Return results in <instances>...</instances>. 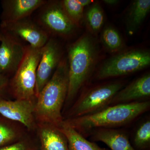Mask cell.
Wrapping results in <instances>:
<instances>
[{
	"mask_svg": "<svg viewBox=\"0 0 150 150\" xmlns=\"http://www.w3.org/2000/svg\"><path fill=\"white\" fill-rule=\"evenodd\" d=\"M42 48L26 45L23 59L16 72L10 79L9 93L11 98L36 102V74Z\"/></svg>",
	"mask_w": 150,
	"mask_h": 150,
	"instance_id": "cell-5",
	"label": "cell"
},
{
	"mask_svg": "<svg viewBox=\"0 0 150 150\" xmlns=\"http://www.w3.org/2000/svg\"><path fill=\"white\" fill-rule=\"evenodd\" d=\"M96 51L91 38L83 36L71 44L68 49L69 86L62 115L69 109L90 76Z\"/></svg>",
	"mask_w": 150,
	"mask_h": 150,
	"instance_id": "cell-3",
	"label": "cell"
},
{
	"mask_svg": "<svg viewBox=\"0 0 150 150\" xmlns=\"http://www.w3.org/2000/svg\"><path fill=\"white\" fill-rule=\"evenodd\" d=\"M150 53L145 50H134L112 57L105 63L96 74L98 80L129 74L148 67Z\"/></svg>",
	"mask_w": 150,
	"mask_h": 150,
	"instance_id": "cell-6",
	"label": "cell"
},
{
	"mask_svg": "<svg viewBox=\"0 0 150 150\" xmlns=\"http://www.w3.org/2000/svg\"><path fill=\"white\" fill-rule=\"evenodd\" d=\"M35 133L40 143V150H69L67 137L58 127L37 123Z\"/></svg>",
	"mask_w": 150,
	"mask_h": 150,
	"instance_id": "cell-15",
	"label": "cell"
},
{
	"mask_svg": "<svg viewBox=\"0 0 150 150\" xmlns=\"http://www.w3.org/2000/svg\"><path fill=\"white\" fill-rule=\"evenodd\" d=\"M35 102L25 100L0 99V114L23 124L30 132H35L37 123L34 115Z\"/></svg>",
	"mask_w": 150,
	"mask_h": 150,
	"instance_id": "cell-11",
	"label": "cell"
},
{
	"mask_svg": "<svg viewBox=\"0 0 150 150\" xmlns=\"http://www.w3.org/2000/svg\"><path fill=\"white\" fill-rule=\"evenodd\" d=\"M23 42L10 33L0 29V73L10 79L25 54L26 45Z\"/></svg>",
	"mask_w": 150,
	"mask_h": 150,
	"instance_id": "cell-8",
	"label": "cell"
},
{
	"mask_svg": "<svg viewBox=\"0 0 150 150\" xmlns=\"http://www.w3.org/2000/svg\"><path fill=\"white\" fill-rule=\"evenodd\" d=\"M91 142H100L106 144L110 150H136L130 141L128 133L118 129L100 128L89 133Z\"/></svg>",
	"mask_w": 150,
	"mask_h": 150,
	"instance_id": "cell-14",
	"label": "cell"
},
{
	"mask_svg": "<svg viewBox=\"0 0 150 150\" xmlns=\"http://www.w3.org/2000/svg\"><path fill=\"white\" fill-rule=\"evenodd\" d=\"M132 146L136 150H148L150 146V118H145L138 124L132 137Z\"/></svg>",
	"mask_w": 150,
	"mask_h": 150,
	"instance_id": "cell-19",
	"label": "cell"
},
{
	"mask_svg": "<svg viewBox=\"0 0 150 150\" xmlns=\"http://www.w3.org/2000/svg\"><path fill=\"white\" fill-rule=\"evenodd\" d=\"M0 29L10 33L35 48H42L50 38L30 17L0 26Z\"/></svg>",
	"mask_w": 150,
	"mask_h": 150,
	"instance_id": "cell-10",
	"label": "cell"
},
{
	"mask_svg": "<svg viewBox=\"0 0 150 150\" xmlns=\"http://www.w3.org/2000/svg\"><path fill=\"white\" fill-rule=\"evenodd\" d=\"M0 150H40V143L35 132H29L22 139Z\"/></svg>",
	"mask_w": 150,
	"mask_h": 150,
	"instance_id": "cell-20",
	"label": "cell"
},
{
	"mask_svg": "<svg viewBox=\"0 0 150 150\" xmlns=\"http://www.w3.org/2000/svg\"><path fill=\"white\" fill-rule=\"evenodd\" d=\"M150 10V0H137L133 3L127 18L129 32L132 33L139 28Z\"/></svg>",
	"mask_w": 150,
	"mask_h": 150,
	"instance_id": "cell-18",
	"label": "cell"
},
{
	"mask_svg": "<svg viewBox=\"0 0 150 150\" xmlns=\"http://www.w3.org/2000/svg\"><path fill=\"white\" fill-rule=\"evenodd\" d=\"M150 108L149 100L115 105L93 114L64 121L86 138L94 129H117L128 125Z\"/></svg>",
	"mask_w": 150,
	"mask_h": 150,
	"instance_id": "cell-2",
	"label": "cell"
},
{
	"mask_svg": "<svg viewBox=\"0 0 150 150\" xmlns=\"http://www.w3.org/2000/svg\"><path fill=\"white\" fill-rule=\"evenodd\" d=\"M60 3L69 18L76 25L83 16V7L77 0H64Z\"/></svg>",
	"mask_w": 150,
	"mask_h": 150,
	"instance_id": "cell-21",
	"label": "cell"
},
{
	"mask_svg": "<svg viewBox=\"0 0 150 150\" xmlns=\"http://www.w3.org/2000/svg\"><path fill=\"white\" fill-rule=\"evenodd\" d=\"M61 46L54 37H50L42 48V54L36 74V98L50 79L62 61Z\"/></svg>",
	"mask_w": 150,
	"mask_h": 150,
	"instance_id": "cell-9",
	"label": "cell"
},
{
	"mask_svg": "<svg viewBox=\"0 0 150 150\" xmlns=\"http://www.w3.org/2000/svg\"><path fill=\"white\" fill-rule=\"evenodd\" d=\"M77 1L83 7L85 6L90 4L92 2V1L91 0H77Z\"/></svg>",
	"mask_w": 150,
	"mask_h": 150,
	"instance_id": "cell-25",
	"label": "cell"
},
{
	"mask_svg": "<svg viewBox=\"0 0 150 150\" xmlns=\"http://www.w3.org/2000/svg\"><path fill=\"white\" fill-rule=\"evenodd\" d=\"M29 132L23 124L0 114V148L19 142Z\"/></svg>",
	"mask_w": 150,
	"mask_h": 150,
	"instance_id": "cell-16",
	"label": "cell"
},
{
	"mask_svg": "<svg viewBox=\"0 0 150 150\" xmlns=\"http://www.w3.org/2000/svg\"><path fill=\"white\" fill-rule=\"evenodd\" d=\"M34 21L50 37H66L72 34L76 25L67 15L61 3L47 1L38 9Z\"/></svg>",
	"mask_w": 150,
	"mask_h": 150,
	"instance_id": "cell-7",
	"label": "cell"
},
{
	"mask_svg": "<svg viewBox=\"0 0 150 150\" xmlns=\"http://www.w3.org/2000/svg\"><path fill=\"white\" fill-rule=\"evenodd\" d=\"M46 0H2L0 26L29 17L46 2Z\"/></svg>",
	"mask_w": 150,
	"mask_h": 150,
	"instance_id": "cell-12",
	"label": "cell"
},
{
	"mask_svg": "<svg viewBox=\"0 0 150 150\" xmlns=\"http://www.w3.org/2000/svg\"><path fill=\"white\" fill-rule=\"evenodd\" d=\"M103 42L110 50L118 49L122 44V40L118 32L111 28L105 30L102 34Z\"/></svg>",
	"mask_w": 150,
	"mask_h": 150,
	"instance_id": "cell-23",
	"label": "cell"
},
{
	"mask_svg": "<svg viewBox=\"0 0 150 150\" xmlns=\"http://www.w3.org/2000/svg\"><path fill=\"white\" fill-rule=\"evenodd\" d=\"M59 129L67 137L69 150H108L86 139L64 121Z\"/></svg>",
	"mask_w": 150,
	"mask_h": 150,
	"instance_id": "cell-17",
	"label": "cell"
},
{
	"mask_svg": "<svg viewBox=\"0 0 150 150\" xmlns=\"http://www.w3.org/2000/svg\"><path fill=\"white\" fill-rule=\"evenodd\" d=\"M89 24L92 29L97 31L100 29L103 22V14L98 5H94L89 10L87 14Z\"/></svg>",
	"mask_w": 150,
	"mask_h": 150,
	"instance_id": "cell-22",
	"label": "cell"
},
{
	"mask_svg": "<svg viewBox=\"0 0 150 150\" xmlns=\"http://www.w3.org/2000/svg\"><path fill=\"white\" fill-rule=\"evenodd\" d=\"M10 78L0 73V99L10 100L9 83Z\"/></svg>",
	"mask_w": 150,
	"mask_h": 150,
	"instance_id": "cell-24",
	"label": "cell"
},
{
	"mask_svg": "<svg viewBox=\"0 0 150 150\" xmlns=\"http://www.w3.org/2000/svg\"><path fill=\"white\" fill-rule=\"evenodd\" d=\"M103 1L107 4L115 5L118 3V1L117 0H104Z\"/></svg>",
	"mask_w": 150,
	"mask_h": 150,
	"instance_id": "cell-26",
	"label": "cell"
},
{
	"mask_svg": "<svg viewBox=\"0 0 150 150\" xmlns=\"http://www.w3.org/2000/svg\"><path fill=\"white\" fill-rule=\"evenodd\" d=\"M150 96V74L147 73L119 91L110 105L147 101Z\"/></svg>",
	"mask_w": 150,
	"mask_h": 150,
	"instance_id": "cell-13",
	"label": "cell"
},
{
	"mask_svg": "<svg viewBox=\"0 0 150 150\" xmlns=\"http://www.w3.org/2000/svg\"><path fill=\"white\" fill-rule=\"evenodd\" d=\"M69 86V66L62 59L53 76L38 96L34 115L37 123H47L60 128L64 121L62 111Z\"/></svg>",
	"mask_w": 150,
	"mask_h": 150,
	"instance_id": "cell-1",
	"label": "cell"
},
{
	"mask_svg": "<svg viewBox=\"0 0 150 150\" xmlns=\"http://www.w3.org/2000/svg\"><path fill=\"white\" fill-rule=\"evenodd\" d=\"M123 87V82L115 81L94 86L83 91L63 113L64 120L93 114L110 106L115 95Z\"/></svg>",
	"mask_w": 150,
	"mask_h": 150,
	"instance_id": "cell-4",
	"label": "cell"
}]
</instances>
